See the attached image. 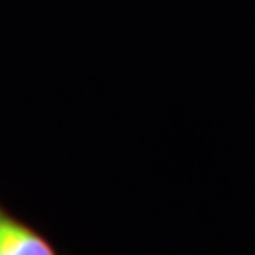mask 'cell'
<instances>
[{
	"instance_id": "6da1fadb",
	"label": "cell",
	"mask_w": 255,
	"mask_h": 255,
	"mask_svg": "<svg viewBox=\"0 0 255 255\" xmlns=\"http://www.w3.org/2000/svg\"><path fill=\"white\" fill-rule=\"evenodd\" d=\"M0 255H58L41 234L0 211Z\"/></svg>"
}]
</instances>
